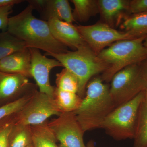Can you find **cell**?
Instances as JSON below:
<instances>
[{
  "label": "cell",
  "instance_id": "obj_1",
  "mask_svg": "<svg viewBox=\"0 0 147 147\" xmlns=\"http://www.w3.org/2000/svg\"><path fill=\"white\" fill-rule=\"evenodd\" d=\"M34 10L29 4L20 13L9 17L7 31L24 41L28 48L42 50L46 53L67 52V47L53 36L48 22L35 17Z\"/></svg>",
  "mask_w": 147,
  "mask_h": 147
},
{
  "label": "cell",
  "instance_id": "obj_2",
  "mask_svg": "<svg viewBox=\"0 0 147 147\" xmlns=\"http://www.w3.org/2000/svg\"><path fill=\"white\" fill-rule=\"evenodd\" d=\"M110 87L99 77H94L88 83L81 105L74 111L84 132L100 128L106 117L116 108Z\"/></svg>",
  "mask_w": 147,
  "mask_h": 147
},
{
  "label": "cell",
  "instance_id": "obj_3",
  "mask_svg": "<svg viewBox=\"0 0 147 147\" xmlns=\"http://www.w3.org/2000/svg\"><path fill=\"white\" fill-rule=\"evenodd\" d=\"M146 36L117 41L98 54L108 67L100 77L103 82H110L114 75L123 69L147 59V47L144 45Z\"/></svg>",
  "mask_w": 147,
  "mask_h": 147
},
{
  "label": "cell",
  "instance_id": "obj_4",
  "mask_svg": "<svg viewBox=\"0 0 147 147\" xmlns=\"http://www.w3.org/2000/svg\"><path fill=\"white\" fill-rule=\"evenodd\" d=\"M44 55L55 58L76 76L79 82L77 94L82 98L85 96L87 85L92 77L103 73L108 68L88 45L73 51L61 54L45 53Z\"/></svg>",
  "mask_w": 147,
  "mask_h": 147
},
{
  "label": "cell",
  "instance_id": "obj_5",
  "mask_svg": "<svg viewBox=\"0 0 147 147\" xmlns=\"http://www.w3.org/2000/svg\"><path fill=\"white\" fill-rule=\"evenodd\" d=\"M144 98V90L132 100L116 107L106 117L100 128L117 141L134 139L139 109Z\"/></svg>",
  "mask_w": 147,
  "mask_h": 147
},
{
  "label": "cell",
  "instance_id": "obj_6",
  "mask_svg": "<svg viewBox=\"0 0 147 147\" xmlns=\"http://www.w3.org/2000/svg\"><path fill=\"white\" fill-rule=\"evenodd\" d=\"M110 82V94L116 108L132 100L147 87L139 64L123 69L114 75Z\"/></svg>",
  "mask_w": 147,
  "mask_h": 147
},
{
  "label": "cell",
  "instance_id": "obj_7",
  "mask_svg": "<svg viewBox=\"0 0 147 147\" xmlns=\"http://www.w3.org/2000/svg\"><path fill=\"white\" fill-rule=\"evenodd\" d=\"M62 113L53 98L37 90L31 99L17 113L15 123L23 125H36L43 123L54 115Z\"/></svg>",
  "mask_w": 147,
  "mask_h": 147
},
{
  "label": "cell",
  "instance_id": "obj_8",
  "mask_svg": "<svg viewBox=\"0 0 147 147\" xmlns=\"http://www.w3.org/2000/svg\"><path fill=\"white\" fill-rule=\"evenodd\" d=\"M75 26L87 45L97 55L114 42L135 39L129 33L117 30L101 21L94 25Z\"/></svg>",
  "mask_w": 147,
  "mask_h": 147
},
{
  "label": "cell",
  "instance_id": "obj_9",
  "mask_svg": "<svg viewBox=\"0 0 147 147\" xmlns=\"http://www.w3.org/2000/svg\"><path fill=\"white\" fill-rule=\"evenodd\" d=\"M60 147H86L84 132L75 112H63L47 122Z\"/></svg>",
  "mask_w": 147,
  "mask_h": 147
},
{
  "label": "cell",
  "instance_id": "obj_10",
  "mask_svg": "<svg viewBox=\"0 0 147 147\" xmlns=\"http://www.w3.org/2000/svg\"><path fill=\"white\" fill-rule=\"evenodd\" d=\"M30 49L31 77H33L36 82L39 92L54 98L55 87L50 84V72L53 68L63 67V66L56 59H50L45 55H42L38 49Z\"/></svg>",
  "mask_w": 147,
  "mask_h": 147
},
{
  "label": "cell",
  "instance_id": "obj_11",
  "mask_svg": "<svg viewBox=\"0 0 147 147\" xmlns=\"http://www.w3.org/2000/svg\"><path fill=\"white\" fill-rule=\"evenodd\" d=\"M37 86L22 74L0 71V106L36 90Z\"/></svg>",
  "mask_w": 147,
  "mask_h": 147
},
{
  "label": "cell",
  "instance_id": "obj_12",
  "mask_svg": "<svg viewBox=\"0 0 147 147\" xmlns=\"http://www.w3.org/2000/svg\"><path fill=\"white\" fill-rule=\"evenodd\" d=\"M54 38L62 44L74 50L87 46L75 25L57 19L47 21Z\"/></svg>",
  "mask_w": 147,
  "mask_h": 147
},
{
  "label": "cell",
  "instance_id": "obj_13",
  "mask_svg": "<svg viewBox=\"0 0 147 147\" xmlns=\"http://www.w3.org/2000/svg\"><path fill=\"white\" fill-rule=\"evenodd\" d=\"M129 3L127 0H98L101 22L113 28L121 24L124 18L128 15Z\"/></svg>",
  "mask_w": 147,
  "mask_h": 147
},
{
  "label": "cell",
  "instance_id": "obj_14",
  "mask_svg": "<svg viewBox=\"0 0 147 147\" xmlns=\"http://www.w3.org/2000/svg\"><path fill=\"white\" fill-rule=\"evenodd\" d=\"M0 71L22 74L28 78L31 77L30 48L13 53L0 60Z\"/></svg>",
  "mask_w": 147,
  "mask_h": 147
},
{
  "label": "cell",
  "instance_id": "obj_15",
  "mask_svg": "<svg viewBox=\"0 0 147 147\" xmlns=\"http://www.w3.org/2000/svg\"><path fill=\"white\" fill-rule=\"evenodd\" d=\"M39 12L44 21L57 19L71 24L75 21L70 4L67 0H45Z\"/></svg>",
  "mask_w": 147,
  "mask_h": 147
},
{
  "label": "cell",
  "instance_id": "obj_16",
  "mask_svg": "<svg viewBox=\"0 0 147 147\" xmlns=\"http://www.w3.org/2000/svg\"><path fill=\"white\" fill-rule=\"evenodd\" d=\"M121 28L129 33L134 38L147 34V13L127 15L121 24Z\"/></svg>",
  "mask_w": 147,
  "mask_h": 147
},
{
  "label": "cell",
  "instance_id": "obj_17",
  "mask_svg": "<svg viewBox=\"0 0 147 147\" xmlns=\"http://www.w3.org/2000/svg\"><path fill=\"white\" fill-rule=\"evenodd\" d=\"M47 122L30 126L32 144L33 147H60L57 144V140Z\"/></svg>",
  "mask_w": 147,
  "mask_h": 147
},
{
  "label": "cell",
  "instance_id": "obj_18",
  "mask_svg": "<svg viewBox=\"0 0 147 147\" xmlns=\"http://www.w3.org/2000/svg\"><path fill=\"white\" fill-rule=\"evenodd\" d=\"M74 5L72 14L75 21L85 22L99 13L98 1L71 0Z\"/></svg>",
  "mask_w": 147,
  "mask_h": 147
},
{
  "label": "cell",
  "instance_id": "obj_19",
  "mask_svg": "<svg viewBox=\"0 0 147 147\" xmlns=\"http://www.w3.org/2000/svg\"><path fill=\"white\" fill-rule=\"evenodd\" d=\"M27 48L24 41L7 31L0 32V60Z\"/></svg>",
  "mask_w": 147,
  "mask_h": 147
},
{
  "label": "cell",
  "instance_id": "obj_20",
  "mask_svg": "<svg viewBox=\"0 0 147 147\" xmlns=\"http://www.w3.org/2000/svg\"><path fill=\"white\" fill-rule=\"evenodd\" d=\"M133 147H147V103L144 100L139 108Z\"/></svg>",
  "mask_w": 147,
  "mask_h": 147
},
{
  "label": "cell",
  "instance_id": "obj_21",
  "mask_svg": "<svg viewBox=\"0 0 147 147\" xmlns=\"http://www.w3.org/2000/svg\"><path fill=\"white\" fill-rule=\"evenodd\" d=\"M31 144L30 126L15 123L11 132L9 147H28Z\"/></svg>",
  "mask_w": 147,
  "mask_h": 147
},
{
  "label": "cell",
  "instance_id": "obj_22",
  "mask_svg": "<svg viewBox=\"0 0 147 147\" xmlns=\"http://www.w3.org/2000/svg\"><path fill=\"white\" fill-rule=\"evenodd\" d=\"M56 84L57 88L78 93V79L73 74L67 69H63L60 72L56 74Z\"/></svg>",
  "mask_w": 147,
  "mask_h": 147
},
{
  "label": "cell",
  "instance_id": "obj_23",
  "mask_svg": "<svg viewBox=\"0 0 147 147\" xmlns=\"http://www.w3.org/2000/svg\"><path fill=\"white\" fill-rule=\"evenodd\" d=\"M36 90L30 92L17 100L0 106V121L18 112L31 99Z\"/></svg>",
  "mask_w": 147,
  "mask_h": 147
},
{
  "label": "cell",
  "instance_id": "obj_24",
  "mask_svg": "<svg viewBox=\"0 0 147 147\" xmlns=\"http://www.w3.org/2000/svg\"><path fill=\"white\" fill-rule=\"evenodd\" d=\"M14 115L0 121V147H9L11 132L16 123Z\"/></svg>",
  "mask_w": 147,
  "mask_h": 147
},
{
  "label": "cell",
  "instance_id": "obj_25",
  "mask_svg": "<svg viewBox=\"0 0 147 147\" xmlns=\"http://www.w3.org/2000/svg\"><path fill=\"white\" fill-rule=\"evenodd\" d=\"M147 13V0L129 1L128 14Z\"/></svg>",
  "mask_w": 147,
  "mask_h": 147
},
{
  "label": "cell",
  "instance_id": "obj_26",
  "mask_svg": "<svg viewBox=\"0 0 147 147\" xmlns=\"http://www.w3.org/2000/svg\"><path fill=\"white\" fill-rule=\"evenodd\" d=\"M13 6L0 8V30L7 31L9 15L12 12Z\"/></svg>",
  "mask_w": 147,
  "mask_h": 147
},
{
  "label": "cell",
  "instance_id": "obj_27",
  "mask_svg": "<svg viewBox=\"0 0 147 147\" xmlns=\"http://www.w3.org/2000/svg\"><path fill=\"white\" fill-rule=\"evenodd\" d=\"M24 1L22 0H0V8L8 6H14Z\"/></svg>",
  "mask_w": 147,
  "mask_h": 147
},
{
  "label": "cell",
  "instance_id": "obj_28",
  "mask_svg": "<svg viewBox=\"0 0 147 147\" xmlns=\"http://www.w3.org/2000/svg\"><path fill=\"white\" fill-rule=\"evenodd\" d=\"M139 65L142 75L147 83V59Z\"/></svg>",
  "mask_w": 147,
  "mask_h": 147
},
{
  "label": "cell",
  "instance_id": "obj_29",
  "mask_svg": "<svg viewBox=\"0 0 147 147\" xmlns=\"http://www.w3.org/2000/svg\"><path fill=\"white\" fill-rule=\"evenodd\" d=\"M86 147H96L94 141L93 140H90L88 142Z\"/></svg>",
  "mask_w": 147,
  "mask_h": 147
},
{
  "label": "cell",
  "instance_id": "obj_30",
  "mask_svg": "<svg viewBox=\"0 0 147 147\" xmlns=\"http://www.w3.org/2000/svg\"><path fill=\"white\" fill-rule=\"evenodd\" d=\"M144 100L147 103V87L144 90Z\"/></svg>",
  "mask_w": 147,
  "mask_h": 147
},
{
  "label": "cell",
  "instance_id": "obj_31",
  "mask_svg": "<svg viewBox=\"0 0 147 147\" xmlns=\"http://www.w3.org/2000/svg\"><path fill=\"white\" fill-rule=\"evenodd\" d=\"M144 45L145 47H147V34L146 35V36L144 40Z\"/></svg>",
  "mask_w": 147,
  "mask_h": 147
},
{
  "label": "cell",
  "instance_id": "obj_32",
  "mask_svg": "<svg viewBox=\"0 0 147 147\" xmlns=\"http://www.w3.org/2000/svg\"><path fill=\"white\" fill-rule=\"evenodd\" d=\"M28 147H33L32 145V144H30V145H29L28 146Z\"/></svg>",
  "mask_w": 147,
  "mask_h": 147
}]
</instances>
